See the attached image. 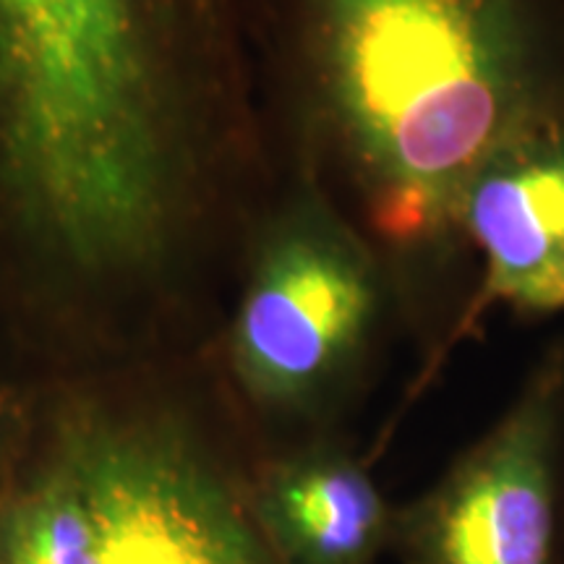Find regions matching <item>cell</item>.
I'll return each instance as SVG.
<instances>
[{
	"label": "cell",
	"mask_w": 564,
	"mask_h": 564,
	"mask_svg": "<svg viewBox=\"0 0 564 564\" xmlns=\"http://www.w3.org/2000/svg\"><path fill=\"white\" fill-rule=\"evenodd\" d=\"M259 457L215 356L199 379L61 377L24 392L0 564H282L251 502Z\"/></svg>",
	"instance_id": "3"
},
{
	"label": "cell",
	"mask_w": 564,
	"mask_h": 564,
	"mask_svg": "<svg viewBox=\"0 0 564 564\" xmlns=\"http://www.w3.org/2000/svg\"><path fill=\"white\" fill-rule=\"evenodd\" d=\"M400 564H564V335L505 411L394 507Z\"/></svg>",
	"instance_id": "5"
},
{
	"label": "cell",
	"mask_w": 564,
	"mask_h": 564,
	"mask_svg": "<svg viewBox=\"0 0 564 564\" xmlns=\"http://www.w3.org/2000/svg\"><path fill=\"white\" fill-rule=\"evenodd\" d=\"M295 171L364 232L419 369L478 333L460 199L484 162L564 121V0H272Z\"/></svg>",
	"instance_id": "1"
},
{
	"label": "cell",
	"mask_w": 564,
	"mask_h": 564,
	"mask_svg": "<svg viewBox=\"0 0 564 564\" xmlns=\"http://www.w3.org/2000/svg\"><path fill=\"white\" fill-rule=\"evenodd\" d=\"M238 0H0V188L42 251L95 278L171 243L186 192L165 51L230 53Z\"/></svg>",
	"instance_id": "2"
},
{
	"label": "cell",
	"mask_w": 564,
	"mask_h": 564,
	"mask_svg": "<svg viewBox=\"0 0 564 564\" xmlns=\"http://www.w3.org/2000/svg\"><path fill=\"white\" fill-rule=\"evenodd\" d=\"M251 502L282 564H379L392 552L398 505L350 434L264 453Z\"/></svg>",
	"instance_id": "7"
},
{
	"label": "cell",
	"mask_w": 564,
	"mask_h": 564,
	"mask_svg": "<svg viewBox=\"0 0 564 564\" xmlns=\"http://www.w3.org/2000/svg\"><path fill=\"white\" fill-rule=\"evenodd\" d=\"M21 403H24V392L11 390L9 384L0 382V484H3L6 463H9L13 434H17Z\"/></svg>",
	"instance_id": "8"
},
{
	"label": "cell",
	"mask_w": 564,
	"mask_h": 564,
	"mask_svg": "<svg viewBox=\"0 0 564 564\" xmlns=\"http://www.w3.org/2000/svg\"><path fill=\"white\" fill-rule=\"evenodd\" d=\"M400 337L382 259L333 196L293 167L246 232L241 291L212 348L262 455L350 434Z\"/></svg>",
	"instance_id": "4"
},
{
	"label": "cell",
	"mask_w": 564,
	"mask_h": 564,
	"mask_svg": "<svg viewBox=\"0 0 564 564\" xmlns=\"http://www.w3.org/2000/svg\"><path fill=\"white\" fill-rule=\"evenodd\" d=\"M478 270L476 324L494 306L518 322L564 316V121L494 152L460 199Z\"/></svg>",
	"instance_id": "6"
}]
</instances>
